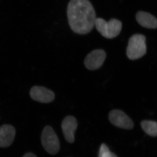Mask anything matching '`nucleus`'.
Wrapping results in <instances>:
<instances>
[{"label":"nucleus","mask_w":157,"mask_h":157,"mask_svg":"<svg viewBox=\"0 0 157 157\" xmlns=\"http://www.w3.org/2000/svg\"><path fill=\"white\" fill-rule=\"evenodd\" d=\"M77 121L74 117L68 116L64 119L62 124V128L66 140L73 143L75 140V132L77 129Z\"/></svg>","instance_id":"8"},{"label":"nucleus","mask_w":157,"mask_h":157,"mask_svg":"<svg viewBox=\"0 0 157 157\" xmlns=\"http://www.w3.org/2000/svg\"><path fill=\"white\" fill-rule=\"evenodd\" d=\"M98 157H117L114 153L109 150L108 147L102 144L100 147Z\"/></svg>","instance_id":"12"},{"label":"nucleus","mask_w":157,"mask_h":157,"mask_svg":"<svg viewBox=\"0 0 157 157\" xmlns=\"http://www.w3.org/2000/svg\"><path fill=\"white\" fill-rule=\"evenodd\" d=\"M67 14L70 28L76 33H88L94 27L95 11L89 0H70Z\"/></svg>","instance_id":"1"},{"label":"nucleus","mask_w":157,"mask_h":157,"mask_svg":"<svg viewBox=\"0 0 157 157\" xmlns=\"http://www.w3.org/2000/svg\"><path fill=\"white\" fill-rule=\"evenodd\" d=\"M95 25L103 36L109 39L118 36L122 28L121 22L115 18L110 19L108 22L102 18H97Z\"/></svg>","instance_id":"2"},{"label":"nucleus","mask_w":157,"mask_h":157,"mask_svg":"<svg viewBox=\"0 0 157 157\" xmlns=\"http://www.w3.org/2000/svg\"><path fill=\"white\" fill-rule=\"evenodd\" d=\"M146 37L141 34H135L129 40L127 55L130 59H137L146 53Z\"/></svg>","instance_id":"3"},{"label":"nucleus","mask_w":157,"mask_h":157,"mask_svg":"<svg viewBox=\"0 0 157 157\" xmlns=\"http://www.w3.org/2000/svg\"><path fill=\"white\" fill-rule=\"evenodd\" d=\"M31 98L34 100L42 103L52 102L55 98L54 93L43 86H34L30 91Z\"/></svg>","instance_id":"7"},{"label":"nucleus","mask_w":157,"mask_h":157,"mask_svg":"<svg viewBox=\"0 0 157 157\" xmlns=\"http://www.w3.org/2000/svg\"><path fill=\"white\" fill-rule=\"evenodd\" d=\"M15 129L11 125L5 124L0 127V147H7L14 141Z\"/></svg>","instance_id":"9"},{"label":"nucleus","mask_w":157,"mask_h":157,"mask_svg":"<svg viewBox=\"0 0 157 157\" xmlns=\"http://www.w3.org/2000/svg\"><path fill=\"white\" fill-rule=\"evenodd\" d=\"M137 22L143 27L149 29L157 28V19L148 12L140 11L136 15Z\"/></svg>","instance_id":"10"},{"label":"nucleus","mask_w":157,"mask_h":157,"mask_svg":"<svg viewBox=\"0 0 157 157\" xmlns=\"http://www.w3.org/2000/svg\"><path fill=\"white\" fill-rule=\"evenodd\" d=\"M141 128L147 135L151 137L157 136V122L155 121L145 120L140 123Z\"/></svg>","instance_id":"11"},{"label":"nucleus","mask_w":157,"mask_h":157,"mask_svg":"<svg viewBox=\"0 0 157 157\" xmlns=\"http://www.w3.org/2000/svg\"><path fill=\"white\" fill-rule=\"evenodd\" d=\"M41 141L44 149L51 155H56L60 149L58 137L51 127L44 128L41 135Z\"/></svg>","instance_id":"4"},{"label":"nucleus","mask_w":157,"mask_h":157,"mask_svg":"<svg viewBox=\"0 0 157 157\" xmlns=\"http://www.w3.org/2000/svg\"><path fill=\"white\" fill-rule=\"evenodd\" d=\"M106 58V53L102 49H96L89 54L84 60V64L89 70H96L101 67Z\"/></svg>","instance_id":"6"},{"label":"nucleus","mask_w":157,"mask_h":157,"mask_svg":"<svg viewBox=\"0 0 157 157\" xmlns=\"http://www.w3.org/2000/svg\"><path fill=\"white\" fill-rule=\"evenodd\" d=\"M109 119L111 124L121 128L131 130L134 128V124L132 120L119 109H113L110 111Z\"/></svg>","instance_id":"5"},{"label":"nucleus","mask_w":157,"mask_h":157,"mask_svg":"<svg viewBox=\"0 0 157 157\" xmlns=\"http://www.w3.org/2000/svg\"><path fill=\"white\" fill-rule=\"evenodd\" d=\"M23 157H37L33 154L32 153H29L26 154Z\"/></svg>","instance_id":"13"}]
</instances>
